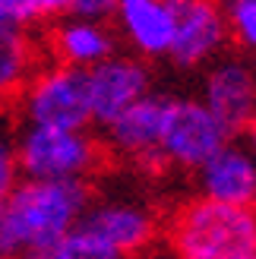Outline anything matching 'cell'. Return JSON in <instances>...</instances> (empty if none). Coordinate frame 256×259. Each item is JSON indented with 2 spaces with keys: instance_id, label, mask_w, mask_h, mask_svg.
Here are the masks:
<instances>
[{
  "instance_id": "cell-1",
  "label": "cell",
  "mask_w": 256,
  "mask_h": 259,
  "mask_svg": "<svg viewBox=\"0 0 256 259\" xmlns=\"http://www.w3.org/2000/svg\"><path fill=\"white\" fill-rule=\"evenodd\" d=\"M89 190L86 184L57 180H19L16 190L0 205V250L4 256L32 259L79 228L86 218Z\"/></svg>"
},
{
  "instance_id": "cell-2",
  "label": "cell",
  "mask_w": 256,
  "mask_h": 259,
  "mask_svg": "<svg viewBox=\"0 0 256 259\" xmlns=\"http://www.w3.org/2000/svg\"><path fill=\"white\" fill-rule=\"evenodd\" d=\"M174 259H234L256 250V212L234 205L190 199L168 222Z\"/></svg>"
},
{
  "instance_id": "cell-3",
  "label": "cell",
  "mask_w": 256,
  "mask_h": 259,
  "mask_svg": "<svg viewBox=\"0 0 256 259\" xmlns=\"http://www.w3.org/2000/svg\"><path fill=\"white\" fill-rule=\"evenodd\" d=\"M19 174L25 180H57V184H82L101 164L98 139L89 130L60 126H29L16 133Z\"/></svg>"
},
{
  "instance_id": "cell-4",
  "label": "cell",
  "mask_w": 256,
  "mask_h": 259,
  "mask_svg": "<svg viewBox=\"0 0 256 259\" xmlns=\"http://www.w3.org/2000/svg\"><path fill=\"white\" fill-rule=\"evenodd\" d=\"M22 120L29 126H60V130H89L92 98H89V73L51 63L35 70L29 85L19 95Z\"/></svg>"
},
{
  "instance_id": "cell-5",
  "label": "cell",
  "mask_w": 256,
  "mask_h": 259,
  "mask_svg": "<svg viewBox=\"0 0 256 259\" xmlns=\"http://www.w3.org/2000/svg\"><path fill=\"white\" fill-rule=\"evenodd\" d=\"M228 142H231V133L219 123V117L199 98L171 95L164 136H161V161L164 164L184 167V171H199Z\"/></svg>"
},
{
  "instance_id": "cell-6",
  "label": "cell",
  "mask_w": 256,
  "mask_h": 259,
  "mask_svg": "<svg viewBox=\"0 0 256 259\" xmlns=\"http://www.w3.org/2000/svg\"><path fill=\"white\" fill-rule=\"evenodd\" d=\"M174 13V35L168 57L181 70L209 67L222 57L228 38L225 10L219 0H171Z\"/></svg>"
},
{
  "instance_id": "cell-7",
  "label": "cell",
  "mask_w": 256,
  "mask_h": 259,
  "mask_svg": "<svg viewBox=\"0 0 256 259\" xmlns=\"http://www.w3.org/2000/svg\"><path fill=\"white\" fill-rule=\"evenodd\" d=\"M199 101L228 133L256 123V63L247 57H219L202 73Z\"/></svg>"
},
{
  "instance_id": "cell-8",
  "label": "cell",
  "mask_w": 256,
  "mask_h": 259,
  "mask_svg": "<svg viewBox=\"0 0 256 259\" xmlns=\"http://www.w3.org/2000/svg\"><path fill=\"white\" fill-rule=\"evenodd\" d=\"M82 225L101 234L126 259L139 250H146L158 231L155 212L149 209V202L136 199L133 193H108V196L95 199L89 205Z\"/></svg>"
},
{
  "instance_id": "cell-9",
  "label": "cell",
  "mask_w": 256,
  "mask_h": 259,
  "mask_svg": "<svg viewBox=\"0 0 256 259\" xmlns=\"http://www.w3.org/2000/svg\"><path fill=\"white\" fill-rule=\"evenodd\" d=\"M152 92L149 67L136 54H114L101 67L89 73V98H92L95 123L108 126L130 111L136 101H143Z\"/></svg>"
},
{
  "instance_id": "cell-10",
  "label": "cell",
  "mask_w": 256,
  "mask_h": 259,
  "mask_svg": "<svg viewBox=\"0 0 256 259\" xmlns=\"http://www.w3.org/2000/svg\"><path fill=\"white\" fill-rule=\"evenodd\" d=\"M196 190L202 199L234 205V209H256V155L250 146L228 142L196 171Z\"/></svg>"
},
{
  "instance_id": "cell-11",
  "label": "cell",
  "mask_w": 256,
  "mask_h": 259,
  "mask_svg": "<svg viewBox=\"0 0 256 259\" xmlns=\"http://www.w3.org/2000/svg\"><path fill=\"white\" fill-rule=\"evenodd\" d=\"M171 95L149 92L143 101H136L130 111H123L114 123H108L111 149L130 161H161V136L168 120Z\"/></svg>"
},
{
  "instance_id": "cell-12",
  "label": "cell",
  "mask_w": 256,
  "mask_h": 259,
  "mask_svg": "<svg viewBox=\"0 0 256 259\" xmlns=\"http://www.w3.org/2000/svg\"><path fill=\"white\" fill-rule=\"evenodd\" d=\"M117 29L139 60L168 57L174 35L171 0H117Z\"/></svg>"
},
{
  "instance_id": "cell-13",
  "label": "cell",
  "mask_w": 256,
  "mask_h": 259,
  "mask_svg": "<svg viewBox=\"0 0 256 259\" xmlns=\"http://www.w3.org/2000/svg\"><path fill=\"white\" fill-rule=\"evenodd\" d=\"M51 51L63 67L92 73L95 67H101L105 60L117 54V41H114V32L105 22L67 16L51 32Z\"/></svg>"
},
{
  "instance_id": "cell-14",
  "label": "cell",
  "mask_w": 256,
  "mask_h": 259,
  "mask_svg": "<svg viewBox=\"0 0 256 259\" xmlns=\"http://www.w3.org/2000/svg\"><path fill=\"white\" fill-rule=\"evenodd\" d=\"M35 76V45L16 25H0V108L19 98Z\"/></svg>"
},
{
  "instance_id": "cell-15",
  "label": "cell",
  "mask_w": 256,
  "mask_h": 259,
  "mask_svg": "<svg viewBox=\"0 0 256 259\" xmlns=\"http://www.w3.org/2000/svg\"><path fill=\"white\" fill-rule=\"evenodd\" d=\"M32 259H126V256L79 222V228H73L67 237H60L54 247H48L45 253H38Z\"/></svg>"
},
{
  "instance_id": "cell-16",
  "label": "cell",
  "mask_w": 256,
  "mask_h": 259,
  "mask_svg": "<svg viewBox=\"0 0 256 259\" xmlns=\"http://www.w3.org/2000/svg\"><path fill=\"white\" fill-rule=\"evenodd\" d=\"M16 123L13 117L0 108V205L19 184V155H16Z\"/></svg>"
},
{
  "instance_id": "cell-17",
  "label": "cell",
  "mask_w": 256,
  "mask_h": 259,
  "mask_svg": "<svg viewBox=\"0 0 256 259\" xmlns=\"http://www.w3.org/2000/svg\"><path fill=\"white\" fill-rule=\"evenodd\" d=\"M222 10L228 38L244 51H256V0H225Z\"/></svg>"
},
{
  "instance_id": "cell-18",
  "label": "cell",
  "mask_w": 256,
  "mask_h": 259,
  "mask_svg": "<svg viewBox=\"0 0 256 259\" xmlns=\"http://www.w3.org/2000/svg\"><path fill=\"white\" fill-rule=\"evenodd\" d=\"M76 0H25L29 19H67L73 16Z\"/></svg>"
},
{
  "instance_id": "cell-19",
  "label": "cell",
  "mask_w": 256,
  "mask_h": 259,
  "mask_svg": "<svg viewBox=\"0 0 256 259\" xmlns=\"http://www.w3.org/2000/svg\"><path fill=\"white\" fill-rule=\"evenodd\" d=\"M114 13H117V0H76L73 4V16H79V19L105 22Z\"/></svg>"
},
{
  "instance_id": "cell-20",
  "label": "cell",
  "mask_w": 256,
  "mask_h": 259,
  "mask_svg": "<svg viewBox=\"0 0 256 259\" xmlns=\"http://www.w3.org/2000/svg\"><path fill=\"white\" fill-rule=\"evenodd\" d=\"M22 22H29L25 0H0V25H16V29H22Z\"/></svg>"
},
{
  "instance_id": "cell-21",
  "label": "cell",
  "mask_w": 256,
  "mask_h": 259,
  "mask_svg": "<svg viewBox=\"0 0 256 259\" xmlns=\"http://www.w3.org/2000/svg\"><path fill=\"white\" fill-rule=\"evenodd\" d=\"M250 152H253V155H256V123H253V126H250Z\"/></svg>"
},
{
  "instance_id": "cell-22",
  "label": "cell",
  "mask_w": 256,
  "mask_h": 259,
  "mask_svg": "<svg viewBox=\"0 0 256 259\" xmlns=\"http://www.w3.org/2000/svg\"><path fill=\"white\" fill-rule=\"evenodd\" d=\"M234 259H256V250H250V253H240V256H234Z\"/></svg>"
},
{
  "instance_id": "cell-23",
  "label": "cell",
  "mask_w": 256,
  "mask_h": 259,
  "mask_svg": "<svg viewBox=\"0 0 256 259\" xmlns=\"http://www.w3.org/2000/svg\"><path fill=\"white\" fill-rule=\"evenodd\" d=\"M0 259H7V256H4V250H0Z\"/></svg>"
}]
</instances>
